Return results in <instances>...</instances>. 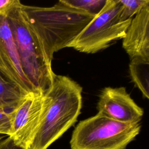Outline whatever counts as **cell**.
Listing matches in <instances>:
<instances>
[{"label": "cell", "mask_w": 149, "mask_h": 149, "mask_svg": "<svg viewBox=\"0 0 149 149\" xmlns=\"http://www.w3.org/2000/svg\"><path fill=\"white\" fill-rule=\"evenodd\" d=\"M21 9L29 27L51 62L54 54L67 48L95 16L71 7L61 0L51 7L22 3Z\"/></svg>", "instance_id": "6da1fadb"}, {"label": "cell", "mask_w": 149, "mask_h": 149, "mask_svg": "<svg viewBox=\"0 0 149 149\" xmlns=\"http://www.w3.org/2000/svg\"><path fill=\"white\" fill-rule=\"evenodd\" d=\"M47 104L30 149H47L77 121L82 106V87L71 78L56 74L44 93Z\"/></svg>", "instance_id": "7a4b0ae2"}, {"label": "cell", "mask_w": 149, "mask_h": 149, "mask_svg": "<svg viewBox=\"0 0 149 149\" xmlns=\"http://www.w3.org/2000/svg\"><path fill=\"white\" fill-rule=\"evenodd\" d=\"M21 5L18 1L6 15V19L24 73L36 90L44 94L52 84L56 74L52 70V62L29 27Z\"/></svg>", "instance_id": "3957f363"}, {"label": "cell", "mask_w": 149, "mask_h": 149, "mask_svg": "<svg viewBox=\"0 0 149 149\" xmlns=\"http://www.w3.org/2000/svg\"><path fill=\"white\" fill-rule=\"evenodd\" d=\"M140 129V123L120 122L97 113L77 125L70 145L72 149H126Z\"/></svg>", "instance_id": "277c9868"}, {"label": "cell", "mask_w": 149, "mask_h": 149, "mask_svg": "<svg viewBox=\"0 0 149 149\" xmlns=\"http://www.w3.org/2000/svg\"><path fill=\"white\" fill-rule=\"evenodd\" d=\"M119 0H107L101 11L68 47L86 54H94L108 48L112 42L123 39L132 19L123 20Z\"/></svg>", "instance_id": "5b68a950"}, {"label": "cell", "mask_w": 149, "mask_h": 149, "mask_svg": "<svg viewBox=\"0 0 149 149\" xmlns=\"http://www.w3.org/2000/svg\"><path fill=\"white\" fill-rule=\"evenodd\" d=\"M47 104V97L41 92H32L23 97L12 111V122L9 137L16 144L25 148H30L41 123Z\"/></svg>", "instance_id": "8992f818"}, {"label": "cell", "mask_w": 149, "mask_h": 149, "mask_svg": "<svg viewBox=\"0 0 149 149\" xmlns=\"http://www.w3.org/2000/svg\"><path fill=\"white\" fill-rule=\"evenodd\" d=\"M0 73L15 85L24 95L39 92L23 72L6 16L3 15H0Z\"/></svg>", "instance_id": "52a82bcc"}, {"label": "cell", "mask_w": 149, "mask_h": 149, "mask_svg": "<svg viewBox=\"0 0 149 149\" xmlns=\"http://www.w3.org/2000/svg\"><path fill=\"white\" fill-rule=\"evenodd\" d=\"M97 110L99 114L124 123H140L144 114L123 87L104 88L99 96Z\"/></svg>", "instance_id": "ba28073f"}, {"label": "cell", "mask_w": 149, "mask_h": 149, "mask_svg": "<svg viewBox=\"0 0 149 149\" xmlns=\"http://www.w3.org/2000/svg\"><path fill=\"white\" fill-rule=\"evenodd\" d=\"M122 47L130 59L149 61V4L132 18L122 39Z\"/></svg>", "instance_id": "9c48e42d"}, {"label": "cell", "mask_w": 149, "mask_h": 149, "mask_svg": "<svg viewBox=\"0 0 149 149\" xmlns=\"http://www.w3.org/2000/svg\"><path fill=\"white\" fill-rule=\"evenodd\" d=\"M130 76L143 96L149 98V61L140 58L131 59L129 65Z\"/></svg>", "instance_id": "30bf717a"}, {"label": "cell", "mask_w": 149, "mask_h": 149, "mask_svg": "<svg viewBox=\"0 0 149 149\" xmlns=\"http://www.w3.org/2000/svg\"><path fill=\"white\" fill-rule=\"evenodd\" d=\"M23 96L15 85L0 73V110L13 111Z\"/></svg>", "instance_id": "8fae6325"}, {"label": "cell", "mask_w": 149, "mask_h": 149, "mask_svg": "<svg viewBox=\"0 0 149 149\" xmlns=\"http://www.w3.org/2000/svg\"><path fill=\"white\" fill-rule=\"evenodd\" d=\"M61 1L71 7L97 15L105 5L107 0H61Z\"/></svg>", "instance_id": "7c38bea8"}, {"label": "cell", "mask_w": 149, "mask_h": 149, "mask_svg": "<svg viewBox=\"0 0 149 149\" xmlns=\"http://www.w3.org/2000/svg\"><path fill=\"white\" fill-rule=\"evenodd\" d=\"M120 3V16L123 20L132 19L146 5L148 0H119Z\"/></svg>", "instance_id": "4fadbf2b"}, {"label": "cell", "mask_w": 149, "mask_h": 149, "mask_svg": "<svg viewBox=\"0 0 149 149\" xmlns=\"http://www.w3.org/2000/svg\"><path fill=\"white\" fill-rule=\"evenodd\" d=\"M12 111L0 110V134L9 136L11 133Z\"/></svg>", "instance_id": "5bb4252c"}, {"label": "cell", "mask_w": 149, "mask_h": 149, "mask_svg": "<svg viewBox=\"0 0 149 149\" xmlns=\"http://www.w3.org/2000/svg\"><path fill=\"white\" fill-rule=\"evenodd\" d=\"M0 149H30L25 148L17 144H16L14 140L10 137L7 136L5 139L0 140Z\"/></svg>", "instance_id": "9a60e30c"}, {"label": "cell", "mask_w": 149, "mask_h": 149, "mask_svg": "<svg viewBox=\"0 0 149 149\" xmlns=\"http://www.w3.org/2000/svg\"><path fill=\"white\" fill-rule=\"evenodd\" d=\"M19 0H0V15L6 16Z\"/></svg>", "instance_id": "2e32d148"}, {"label": "cell", "mask_w": 149, "mask_h": 149, "mask_svg": "<svg viewBox=\"0 0 149 149\" xmlns=\"http://www.w3.org/2000/svg\"><path fill=\"white\" fill-rule=\"evenodd\" d=\"M7 136H6V135H4V134H0V140H2L3 139V137H6Z\"/></svg>", "instance_id": "e0dca14e"}]
</instances>
